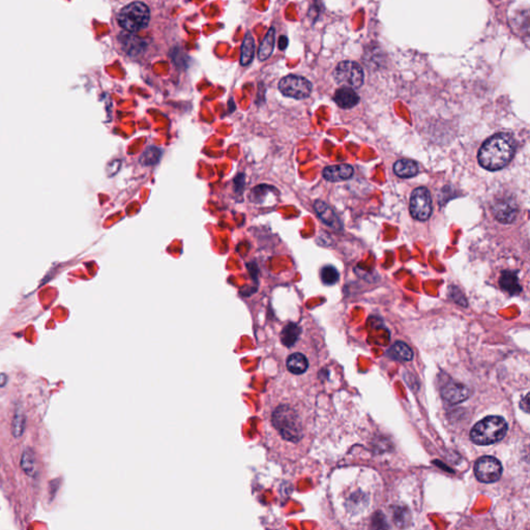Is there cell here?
Listing matches in <instances>:
<instances>
[{
  "label": "cell",
  "mask_w": 530,
  "mask_h": 530,
  "mask_svg": "<svg viewBox=\"0 0 530 530\" xmlns=\"http://www.w3.org/2000/svg\"><path fill=\"white\" fill-rule=\"evenodd\" d=\"M264 440L271 460L284 457L288 446L297 445L305 437L303 417L297 408L270 385L263 409Z\"/></svg>",
  "instance_id": "1"
},
{
  "label": "cell",
  "mask_w": 530,
  "mask_h": 530,
  "mask_svg": "<svg viewBox=\"0 0 530 530\" xmlns=\"http://www.w3.org/2000/svg\"><path fill=\"white\" fill-rule=\"evenodd\" d=\"M516 149L515 139L509 132H499L486 141L482 145L478 160L483 168L500 170L511 162Z\"/></svg>",
  "instance_id": "2"
},
{
  "label": "cell",
  "mask_w": 530,
  "mask_h": 530,
  "mask_svg": "<svg viewBox=\"0 0 530 530\" xmlns=\"http://www.w3.org/2000/svg\"><path fill=\"white\" fill-rule=\"evenodd\" d=\"M507 423L501 416H487L474 425L470 439L478 445H490L498 442L506 435Z\"/></svg>",
  "instance_id": "3"
},
{
  "label": "cell",
  "mask_w": 530,
  "mask_h": 530,
  "mask_svg": "<svg viewBox=\"0 0 530 530\" xmlns=\"http://www.w3.org/2000/svg\"><path fill=\"white\" fill-rule=\"evenodd\" d=\"M150 19L148 6L140 1L132 2L120 10L117 22L121 28L128 32H138L144 29Z\"/></svg>",
  "instance_id": "4"
},
{
  "label": "cell",
  "mask_w": 530,
  "mask_h": 530,
  "mask_svg": "<svg viewBox=\"0 0 530 530\" xmlns=\"http://www.w3.org/2000/svg\"><path fill=\"white\" fill-rule=\"evenodd\" d=\"M334 77L336 82L345 87L358 88L363 83V72L360 66L353 61H343L338 64Z\"/></svg>",
  "instance_id": "5"
},
{
  "label": "cell",
  "mask_w": 530,
  "mask_h": 530,
  "mask_svg": "<svg viewBox=\"0 0 530 530\" xmlns=\"http://www.w3.org/2000/svg\"><path fill=\"white\" fill-rule=\"evenodd\" d=\"M280 91L288 97L303 99L312 92V84L304 77L289 75L284 77L279 82Z\"/></svg>",
  "instance_id": "6"
},
{
  "label": "cell",
  "mask_w": 530,
  "mask_h": 530,
  "mask_svg": "<svg viewBox=\"0 0 530 530\" xmlns=\"http://www.w3.org/2000/svg\"><path fill=\"white\" fill-rule=\"evenodd\" d=\"M410 214L418 221H426L432 215V199L428 189L417 187L410 198Z\"/></svg>",
  "instance_id": "7"
},
{
  "label": "cell",
  "mask_w": 530,
  "mask_h": 530,
  "mask_svg": "<svg viewBox=\"0 0 530 530\" xmlns=\"http://www.w3.org/2000/svg\"><path fill=\"white\" fill-rule=\"evenodd\" d=\"M477 479L485 484H492L498 481L502 474V465L494 457L485 456L478 460L474 467Z\"/></svg>",
  "instance_id": "8"
},
{
  "label": "cell",
  "mask_w": 530,
  "mask_h": 530,
  "mask_svg": "<svg viewBox=\"0 0 530 530\" xmlns=\"http://www.w3.org/2000/svg\"><path fill=\"white\" fill-rule=\"evenodd\" d=\"M443 399L450 404H458L466 400L470 395V391L464 384L450 381L446 383L441 391Z\"/></svg>",
  "instance_id": "9"
},
{
  "label": "cell",
  "mask_w": 530,
  "mask_h": 530,
  "mask_svg": "<svg viewBox=\"0 0 530 530\" xmlns=\"http://www.w3.org/2000/svg\"><path fill=\"white\" fill-rule=\"evenodd\" d=\"M353 168L350 165L347 164H341V165H335V166H328L323 170V177L327 181L336 182V181H342L347 180L353 175Z\"/></svg>",
  "instance_id": "10"
},
{
  "label": "cell",
  "mask_w": 530,
  "mask_h": 530,
  "mask_svg": "<svg viewBox=\"0 0 530 530\" xmlns=\"http://www.w3.org/2000/svg\"><path fill=\"white\" fill-rule=\"evenodd\" d=\"M286 369L292 375H303L309 369V359L302 352H292L286 357Z\"/></svg>",
  "instance_id": "11"
},
{
  "label": "cell",
  "mask_w": 530,
  "mask_h": 530,
  "mask_svg": "<svg viewBox=\"0 0 530 530\" xmlns=\"http://www.w3.org/2000/svg\"><path fill=\"white\" fill-rule=\"evenodd\" d=\"M495 218L503 224H510L516 219L518 208L515 202L503 200L495 204L493 209Z\"/></svg>",
  "instance_id": "12"
},
{
  "label": "cell",
  "mask_w": 530,
  "mask_h": 530,
  "mask_svg": "<svg viewBox=\"0 0 530 530\" xmlns=\"http://www.w3.org/2000/svg\"><path fill=\"white\" fill-rule=\"evenodd\" d=\"M314 208L318 217L321 219V221L324 224H326L329 227H333L337 230H340L342 228V224L340 222L339 218L337 217L336 213L325 202L319 201V200L316 201L314 204Z\"/></svg>",
  "instance_id": "13"
},
{
  "label": "cell",
  "mask_w": 530,
  "mask_h": 530,
  "mask_svg": "<svg viewBox=\"0 0 530 530\" xmlns=\"http://www.w3.org/2000/svg\"><path fill=\"white\" fill-rule=\"evenodd\" d=\"M335 102L337 105L343 109H350L356 106L359 102L358 94L350 87L343 86L336 91Z\"/></svg>",
  "instance_id": "14"
},
{
  "label": "cell",
  "mask_w": 530,
  "mask_h": 530,
  "mask_svg": "<svg viewBox=\"0 0 530 530\" xmlns=\"http://www.w3.org/2000/svg\"><path fill=\"white\" fill-rule=\"evenodd\" d=\"M302 335V327L293 322L287 323L280 334V341L284 347L290 348L300 340Z\"/></svg>",
  "instance_id": "15"
},
{
  "label": "cell",
  "mask_w": 530,
  "mask_h": 530,
  "mask_svg": "<svg viewBox=\"0 0 530 530\" xmlns=\"http://www.w3.org/2000/svg\"><path fill=\"white\" fill-rule=\"evenodd\" d=\"M499 284L502 290L506 291L507 293H510L511 295H516L518 293H520L522 290L520 284H519L517 274L514 271H510V270L503 271L500 277Z\"/></svg>",
  "instance_id": "16"
},
{
  "label": "cell",
  "mask_w": 530,
  "mask_h": 530,
  "mask_svg": "<svg viewBox=\"0 0 530 530\" xmlns=\"http://www.w3.org/2000/svg\"><path fill=\"white\" fill-rule=\"evenodd\" d=\"M394 171L402 178L413 177L418 173V165L411 160H400L395 163Z\"/></svg>",
  "instance_id": "17"
},
{
  "label": "cell",
  "mask_w": 530,
  "mask_h": 530,
  "mask_svg": "<svg viewBox=\"0 0 530 530\" xmlns=\"http://www.w3.org/2000/svg\"><path fill=\"white\" fill-rule=\"evenodd\" d=\"M254 54H255V39L251 32H248L241 45L240 64L244 66L249 65L254 59Z\"/></svg>",
  "instance_id": "18"
},
{
  "label": "cell",
  "mask_w": 530,
  "mask_h": 530,
  "mask_svg": "<svg viewBox=\"0 0 530 530\" xmlns=\"http://www.w3.org/2000/svg\"><path fill=\"white\" fill-rule=\"evenodd\" d=\"M21 468L28 477L33 478L37 473L36 452L31 447H26L21 457Z\"/></svg>",
  "instance_id": "19"
},
{
  "label": "cell",
  "mask_w": 530,
  "mask_h": 530,
  "mask_svg": "<svg viewBox=\"0 0 530 530\" xmlns=\"http://www.w3.org/2000/svg\"><path fill=\"white\" fill-rule=\"evenodd\" d=\"M274 43H275V31H274V28L271 27L267 31L266 36L264 37L263 41L261 42L259 50H258V58L261 61L267 60L271 56V54L273 52V48H274Z\"/></svg>",
  "instance_id": "20"
},
{
  "label": "cell",
  "mask_w": 530,
  "mask_h": 530,
  "mask_svg": "<svg viewBox=\"0 0 530 530\" xmlns=\"http://www.w3.org/2000/svg\"><path fill=\"white\" fill-rule=\"evenodd\" d=\"M26 429V414L22 404L16 406V410L12 424V433L15 438H20L24 434Z\"/></svg>",
  "instance_id": "21"
},
{
  "label": "cell",
  "mask_w": 530,
  "mask_h": 530,
  "mask_svg": "<svg viewBox=\"0 0 530 530\" xmlns=\"http://www.w3.org/2000/svg\"><path fill=\"white\" fill-rule=\"evenodd\" d=\"M390 354L393 358L400 361H409L413 358V352L411 348L403 342H397L391 348Z\"/></svg>",
  "instance_id": "22"
},
{
  "label": "cell",
  "mask_w": 530,
  "mask_h": 530,
  "mask_svg": "<svg viewBox=\"0 0 530 530\" xmlns=\"http://www.w3.org/2000/svg\"><path fill=\"white\" fill-rule=\"evenodd\" d=\"M340 274L336 267L326 265L321 269V280L325 285H334L339 281Z\"/></svg>",
  "instance_id": "23"
},
{
  "label": "cell",
  "mask_w": 530,
  "mask_h": 530,
  "mask_svg": "<svg viewBox=\"0 0 530 530\" xmlns=\"http://www.w3.org/2000/svg\"><path fill=\"white\" fill-rule=\"evenodd\" d=\"M161 158V150L157 147H148L141 158V162L144 165L157 164Z\"/></svg>",
  "instance_id": "24"
},
{
  "label": "cell",
  "mask_w": 530,
  "mask_h": 530,
  "mask_svg": "<svg viewBox=\"0 0 530 530\" xmlns=\"http://www.w3.org/2000/svg\"><path fill=\"white\" fill-rule=\"evenodd\" d=\"M278 45H279L280 50H282V51L285 50L287 48V46H288V39H287L285 36L280 37L279 42H278Z\"/></svg>",
  "instance_id": "25"
},
{
  "label": "cell",
  "mask_w": 530,
  "mask_h": 530,
  "mask_svg": "<svg viewBox=\"0 0 530 530\" xmlns=\"http://www.w3.org/2000/svg\"><path fill=\"white\" fill-rule=\"evenodd\" d=\"M7 375L4 373H0V388H4L7 383Z\"/></svg>",
  "instance_id": "26"
}]
</instances>
